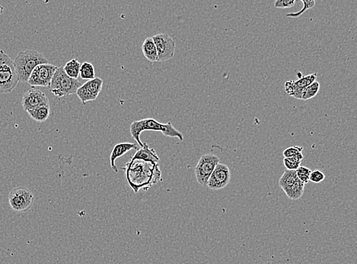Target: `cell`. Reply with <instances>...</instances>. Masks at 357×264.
<instances>
[{
    "label": "cell",
    "mask_w": 357,
    "mask_h": 264,
    "mask_svg": "<svg viewBox=\"0 0 357 264\" xmlns=\"http://www.w3.org/2000/svg\"><path fill=\"white\" fill-rule=\"evenodd\" d=\"M296 0H276L274 6L277 9H289L294 6Z\"/></svg>",
    "instance_id": "27"
},
{
    "label": "cell",
    "mask_w": 357,
    "mask_h": 264,
    "mask_svg": "<svg viewBox=\"0 0 357 264\" xmlns=\"http://www.w3.org/2000/svg\"><path fill=\"white\" fill-rule=\"evenodd\" d=\"M300 1L302 2V4H303V7L302 8V9L297 12L287 13V17H289V18H299V17H300L302 14L305 13L306 11L313 9V8L316 6V0H300Z\"/></svg>",
    "instance_id": "22"
},
{
    "label": "cell",
    "mask_w": 357,
    "mask_h": 264,
    "mask_svg": "<svg viewBox=\"0 0 357 264\" xmlns=\"http://www.w3.org/2000/svg\"><path fill=\"white\" fill-rule=\"evenodd\" d=\"M8 199L11 209L17 212H27L35 203V197L32 192L23 186L15 188L10 191Z\"/></svg>",
    "instance_id": "5"
},
{
    "label": "cell",
    "mask_w": 357,
    "mask_h": 264,
    "mask_svg": "<svg viewBox=\"0 0 357 264\" xmlns=\"http://www.w3.org/2000/svg\"><path fill=\"white\" fill-rule=\"evenodd\" d=\"M220 162V158L212 153H206L200 158L195 172L197 181L200 186H207L209 177Z\"/></svg>",
    "instance_id": "6"
},
{
    "label": "cell",
    "mask_w": 357,
    "mask_h": 264,
    "mask_svg": "<svg viewBox=\"0 0 357 264\" xmlns=\"http://www.w3.org/2000/svg\"><path fill=\"white\" fill-rule=\"evenodd\" d=\"M303 147L301 146H293V147H288L282 152L284 158H292L299 153H302Z\"/></svg>",
    "instance_id": "25"
},
{
    "label": "cell",
    "mask_w": 357,
    "mask_h": 264,
    "mask_svg": "<svg viewBox=\"0 0 357 264\" xmlns=\"http://www.w3.org/2000/svg\"><path fill=\"white\" fill-rule=\"evenodd\" d=\"M131 150H138L137 146L133 143L129 142L119 143L114 146L110 155V164L114 173H118V169L116 166V160L124 156Z\"/></svg>",
    "instance_id": "13"
},
{
    "label": "cell",
    "mask_w": 357,
    "mask_h": 264,
    "mask_svg": "<svg viewBox=\"0 0 357 264\" xmlns=\"http://www.w3.org/2000/svg\"><path fill=\"white\" fill-rule=\"evenodd\" d=\"M231 173L226 164L219 163L208 180V187L212 190L224 189L230 183Z\"/></svg>",
    "instance_id": "10"
},
{
    "label": "cell",
    "mask_w": 357,
    "mask_h": 264,
    "mask_svg": "<svg viewBox=\"0 0 357 264\" xmlns=\"http://www.w3.org/2000/svg\"><path fill=\"white\" fill-rule=\"evenodd\" d=\"M80 81L66 75L63 67L57 68L48 86L50 91L58 98L67 97L76 94L81 86Z\"/></svg>",
    "instance_id": "3"
},
{
    "label": "cell",
    "mask_w": 357,
    "mask_h": 264,
    "mask_svg": "<svg viewBox=\"0 0 357 264\" xmlns=\"http://www.w3.org/2000/svg\"><path fill=\"white\" fill-rule=\"evenodd\" d=\"M81 63L77 59H72L63 67L64 72L71 78L77 79L80 77Z\"/></svg>",
    "instance_id": "19"
},
{
    "label": "cell",
    "mask_w": 357,
    "mask_h": 264,
    "mask_svg": "<svg viewBox=\"0 0 357 264\" xmlns=\"http://www.w3.org/2000/svg\"><path fill=\"white\" fill-rule=\"evenodd\" d=\"M21 103L26 111L40 105H50L49 99L46 94L40 90L35 89H31L23 94Z\"/></svg>",
    "instance_id": "12"
},
{
    "label": "cell",
    "mask_w": 357,
    "mask_h": 264,
    "mask_svg": "<svg viewBox=\"0 0 357 264\" xmlns=\"http://www.w3.org/2000/svg\"><path fill=\"white\" fill-rule=\"evenodd\" d=\"M13 63L18 80L21 83H28L31 74L38 65L49 63L41 53L35 50L20 51Z\"/></svg>",
    "instance_id": "2"
},
{
    "label": "cell",
    "mask_w": 357,
    "mask_h": 264,
    "mask_svg": "<svg viewBox=\"0 0 357 264\" xmlns=\"http://www.w3.org/2000/svg\"><path fill=\"white\" fill-rule=\"evenodd\" d=\"M29 116L38 122H44L51 114V105H44L28 110Z\"/></svg>",
    "instance_id": "15"
},
{
    "label": "cell",
    "mask_w": 357,
    "mask_h": 264,
    "mask_svg": "<svg viewBox=\"0 0 357 264\" xmlns=\"http://www.w3.org/2000/svg\"><path fill=\"white\" fill-rule=\"evenodd\" d=\"M103 83L102 79L94 77L92 80H87V82L81 85L76 94L78 96L82 105H85L87 102H92L97 99L99 93L102 91Z\"/></svg>",
    "instance_id": "8"
},
{
    "label": "cell",
    "mask_w": 357,
    "mask_h": 264,
    "mask_svg": "<svg viewBox=\"0 0 357 264\" xmlns=\"http://www.w3.org/2000/svg\"><path fill=\"white\" fill-rule=\"evenodd\" d=\"M145 131L161 132L164 136L169 138H178L181 141L184 140V135L181 134V132L177 130L171 122L168 123H161L154 119H142V120L134 121L130 127V135L141 147L144 146V143L141 141L140 135Z\"/></svg>",
    "instance_id": "1"
},
{
    "label": "cell",
    "mask_w": 357,
    "mask_h": 264,
    "mask_svg": "<svg viewBox=\"0 0 357 264\" xmlns=\"http://www.w3.org/2000/svg\"><path fill=\"white\" fill-rule=\"evenodd\" d=\"M18 83L13 60L3 50H0V93H11Z\"/></svg>",
    "instance_id": "4"
},
{
    "label": "cell",
    "mask_w": 357,
    "mask_h": 264,
    "mask_svg": "<svg viewBox=\"0 0 357 264\" xmlns=\"http://www.w3.org/2000/svg\"><path fill=\"white\" fill-rule=\"evenodd\" d=\"M296 175H297L298 179H299L300 181H302L304 184H306L310 181V177L311 174L312 170L311 169L308 168L306 167H299L297 170H296Z\"/></svg>",
    "instance_id": "23"
},
{
    "label": "cell",
    "mask_w": 357,
    "mask_h": 264,
    "mask_svg": "<svg viewBox=\"0 0 357 264\" xmlns=\"http://www.w3.org/2000/svg\"><path fill=\"white\" fill-rule=\"evenodd\" d=\"M298 180L296 170H285L283 174L279 178V186L283 190L285 188L289 187Z\"/></svg>",
    "instance_id": "18"
},
{
    "label": "cell",
    "mask_w": 357,
    "mask_h": 264,
    "mask_svg": "<svg viewBox=\"0 0 357 264\" xmlns=\"http://www.w3.org/2000/svg\"><path fill=\"white\" fill-rule=\"evenodd\" d=\"M302 161H298L295 158H284L283 164L287 170H296L301 166Z\"/></svg>",
    "instance_id": "24"
},
{
    "label": "cell",
    "mask_w": 357,
    "mask_h": 264,
    "mask_svg": "<svg viewBox=\"0 0 357 264\" xmlns=\"http://www.w3.org/2000/svg\"><path fill=\"white\" fill-rule=\"evenodd\" d=\"M157 50V62L170 60L175 55V42L167 34H158L153 37Z\"/></svg>",
    "instance_id": "9"
},
{
    "label": "cell",
    "mask_w": 357,
    "mask_h": 264,
    "mask_svg": "<svg viewBox=\"0 0 357 264\" xmlns=\"http://www.w3.org/2000/svg\"><path fill=\"white\" fill-rule=\"evenodd\" d=\"M305 185L298 179L293 184L283 189V192L290 200H298L303 195Z\"/></svg>",
    "instance_id": "17"
},
{
    "label": "cell",
    "mask_w": 357,
    "mask_h": 264,
    "mask_svg": "<svg viewBox=\"0 0 357 264\" xmlns=\"http://www.w3.org/2000/svg\"><path fill=\"white\" fill-rule=\"evenodd\" d=\"M320 90L319 82L316 80L313 83L307 86L302 93V100L307 101L317 96Z\"/></svg>",
    "instance_id": "21"
},
{
    "label": "cell",
    "mask_w": 357,
    "mask_h": 264,
    "mask_svg": "<svg viewBox=\"0 0 357 264\" xmlns=\"http://www.w3.org/2000/svg\"><path fill=\"white\" fill-rule=\"evenodd\" d=\"M142 51L144 55L149 61L157 62L158 54L156 45L153 38H147L142 45Z\"/></svg>",
    "instance_id": "16"
},
{
    "label": "cell",
    "mask_w": 357,
    "mask_h": 264,
    "mask_svg": "<svg viewBox=\"0 0 357 264\" xmlns=\"http://www.w3.org/2000/svg\"><path fill=\"white\" fill-rule=\"evenodd\" d=\"M325 180V175L321 170H316L312 171L310 177V181L314 183H321Z\"/></svg>",
    "instance_id": "26"
},
{
    "label": "cell",
    "mask_w": 357,
    "mask_h": 264,
    "mask_svg": "<svg viewBox=\"0 0 357 264\" xmlns=\"http://www.w3.org/2000/svg\"><path fill=\"white\" fill-rule=\"evenodd\" d=\"M57 67L50 63H42L38 65L32 71L29 77V84L32 87L43 86L48 87L54 77Z\"/></svg>",
    "instance_id": "7"
},
{
    "label": "cell",
    "mask_w": 357,
    "mask_h": 264,
    "mask_svg": "<svg viewBox=\"0 0 357 264\" xmlns=\"http://www.w3.org/2000/svg\"><path fill=\"white\" fill-rule=\"evenodd\" d=\"M80 77L82 80H90L96 77V71L92 63L84 62L81 63Z\"/></svg>",
    "instance_id": "20"
},
{
    "label": "cell",
    "mask_w": 357,
    "mask_h": 264,
    "mask_svg": "<svg viewBox=\"0 0 357 264\" xmlns=\"http://www.w3.org/2000/svg\"><path fill=\"white\" fill-rule=\"evenodd\" d=\"M131 159L142 160V161L152 163L159 162V158L157 153H156L154 149L150 148L147 143H144V146L141 147V149L137 150Z\"/></svg>",
    "instance_id": "14"
},
{
    "label": "cell",
    "mask_w": 357,
    "mask_h": 264,
    "mask_svg": "<svg viewBox=\"0 0 357 264\" xmlns=\"http://www.w3.org/2000/svg\"><path fill=\"white\" fill-rule=\"evenodd\" d=\"M317 79V74H310V75L302 76L299 77L297 80H290L287 81L284 84L285 93L292 97L297 99H302V93L304 90L310 86Z\"/></svg>",
    "instance_id": "11"
}]
</instances>
